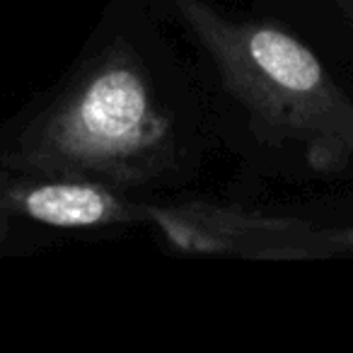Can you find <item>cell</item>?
<instances>
[{
  "label": "cell",
  "instance_id": "cell-4",
  "mask_svg": "<svg viewBox=\"0 0 353 353\" xmlns=\"http://www.w3.org/2000/svg\"><path fill=\"white\" fill-rule=\"evenodd\" d=\"M0 211L20 213L54 228H99L109 223L136 221V208L123 203L102 184L61 176L12 179L3 172Z\"/></svg>",
  "mask_w": 353,
  "mask_h": 353
},
{
  "label": "cell",
  "instance_id": "cell-6",
  "mask_svg": "<svg viewBox=\"0 0 353 353\" xmlns=\"http://www.w3.org/2000/svg\"><path fill=\"white\" fill-rule=\"evenodd\" d=\"M339 10L346 17V22L353 27V0H339Z\"/></svg>",
  "mask_w": 353,
  "mask_h": 353
},
{
  "label": "cell",
  "instance_id": "cell-3",
  "mask_svg": "<svg viewBox=\"0 0 353 353\" xmlns=\"http://www.w3.org/2000/svg\"><path fill=\"white\" fill-rule=\"evenodd\" d=\"M148 216L162 228L176 250L194 254L245 252L254 256H324L319 230L295 218L250 216L201 203L150 208Z\"/></svg>",
  "mask_w": 353,
  "mask_h": 353
},
{
  "label": "cell",
  "instance_id": "cell-7",
  "mask_svg": "<svg viewBox=\"0 0 353 353\" xmlns=\"http://www.w3.org/2000/svg\"><path fill=\"white\" fill-rule=\"evenodd\" d=\"M6 235H8V221H6V213L0 211V242L6 240Z\"/></svg>",
  "mask_w": 353,
  "mask_h": 353
},
{
  "label": "cell",
  "instance_id": "cell-1",
  "mask_svg": "<svg viewBox=\"0 0 353 353\" xmlns=\"http://www.w3.org/2000/svg\"><path fill=\"white\" fill-rule=\"evenodd\" d=\"M256 133L293 145L322 174L353 165V99L312 49L271 22H240L208 0H172Z\"/></svg>",
  "mask_w": 353,
  "mask_h": 353
},
{
  "label": "cell",
  "instance_id": "cell-5",
  "mask_svg": "<svg viewBox=\"0 0 353 353\" xmlns=\"http://www.w3.org/2000/svg\"><path fill=\"white\" fill-rule=\"evenodd\" d=\"M319 247L322 254H353V228L339 230H319Z\"/></svg>",
  "mask_w": 353,
  "mask_h": 353
},
{
  "label": "cell",
  "instance_id": "cell-2",
  "mask_svg": "<svg viewBox=\"0 0 353 353\" xmlns=\"http://www.w3.org/2000/svg\"><path fill=\"white\" fill-rule=\"evenodd\" d=\"M174 160V123L126 46L107 49L0 165L37 176L133 187Z\"/></svg>",
  "mask_w": 353,
  "mask_h": 353
}]
</instances>
